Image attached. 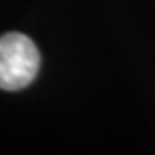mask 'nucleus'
I'll return each instance as SVG.
<instances>
[{"instance_id": "obj_1", "label": "nucleus", "mask_w": 155, "mask_h": 155, "mask_svg": "<svg viewBox=\"0 0 155 155\" xmlns=\"http://www.w3.org/2000/svg\"><path fill=\"white\" fill-rule=\"evenodd\" d=\"M39 71V51L28 36L19 32L0 38V88L8 92L23 90Z\"/></svg>"}]
</instances>
